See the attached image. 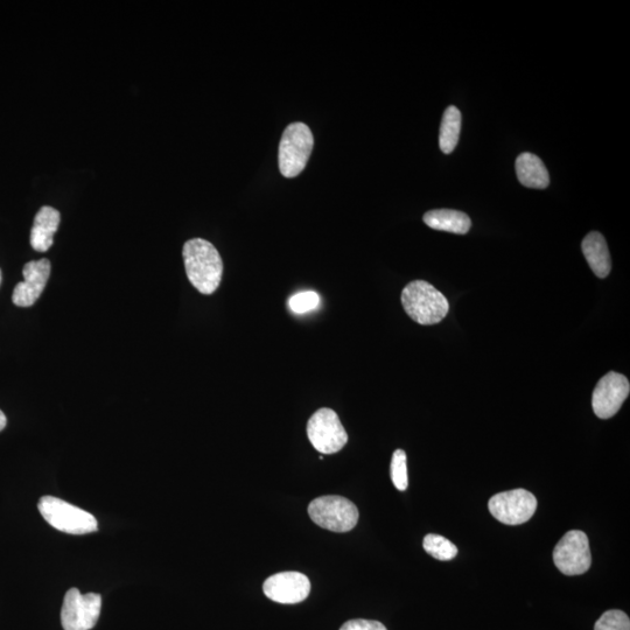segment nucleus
Instances as JSON below:
<instances>
[{
	"label": "nucleus",
	"instance_id": "obj_1",
	"mask_svg": "<svg viewBox=\"0 0 630 630\" xmlns=\"http://www.w3.org/2000/svg\"><path fill=\"white\" fill-rule=\"evenodd\" d=\"M189 282L202 294H213L221 284L223 262L214 245L203 238H193L182 250Z\"/></svg>",
	"mask_w": 630,
	"mask_h": 630
},
{
	"label": "nucleus",
	"instance_id": "obj_2",
	"mask_svg": "<svg viewBox=\"0 0 630 630\" xmlns=\"http://www.w3.org/2000/svg\"><path fill=\"white\" fill-rule=\"evenodd\" d=\"M401 299L406 314L423 326L439 324L450 311L444 294L424 280H415L406 285Z\"/></svg>",
	"mask_w": 630,
	"mask_h": 630
},
{
	"label": "nucleus",
	"instance_id": "obj_3",
	"mask_svg": "<svg viewBox=\"0 0 630 630\" xmlns=\"http://www.w3.org/2000/svg\"><path fill=\"white\" fill-rule=\"evenodd\" d=\"M314 146L312 131L304 123L285 129L279 145V168L285 178H296L304 171Z\"/></svg>",
	"mask_w": 630,
	"mask_h": 630
},
{
	"label": "nucleus",
	"instance_id": "obj_4",
	"mask_svg": "<svg viewBox=\"0 0 630 630\" xmlns=\"http://www.w3.org/2000/svg\"><path fill=\"white\" fill-rule=\"evenodd\" d=\"M38 508L42 517L56 530L70 535H87L98 529L95 516L53 496H44Z\"/></svg>",
	"mask_w": 630,
	"mask_h": 630
},
{
	"label": "nucleus",
	"instance_id": "obj_5",
	"mask_svg": "<svg viewBox=\"0 0 630 630\" xmlns=\"http://www.w3.org/2000/svg\"><path fill=\"white\" fill-rule=\"evenodd\" d=\"M311 520L334 532H348L359 521V510L352 501L338 495L321 496L308 506Z\"/></svg>",
	"mask_w": 630,
	"mask_h": 630
},
{
	"label": "nucleus",
	"instance_id": "obj_6",
	"mask_svg": "<svg viewBox=\"0 0 630 630\" xmlns=\"http://www.w3.org/2000/svg\"><path fill=\"white\" fill-rule=\"evenodd\" d=\"M307 436L315 450L321 454L338 453L348 441V434L338 413L327 408L318 410L308 420Z\"/></svg>",
	"mask_w": 630,
	"mask_h": 630
},
{
	"label": "nucleus",
	"instance_id": "obj_7",
	"mask_svg": "<svg viewBox=\"0 0 630 630\" xmlns=\"http://www.w3.org/2000/svg\"><path fill=\"white\" fill-rule=\"evenodd\" d=\"M102 598L100 594H82L77 588L66 593L61 609V623L65 630H90L100 619Z\"/></svg>",
	"mask_w": 630,
	"mask_h": 630
},
{
	"label": "nucleus",
	"instance_id": "obj_8",
	"mask_svg": "<svg viewBox=\"0 0 630 630\" xmlns=\"http://www.w3.org/2000/svg\"><path fill=\"white\" fill-rule=\"evenodd\" d=\"M553 562L565 576H579L590 570L592 556L585 532H566L553 550Z\"/></svg>",
	"mask_w": 630,
	"mask_h": 630
},
{
	"label": "nucleus",
	"instance_id": "obj_9",
	"mask_svg": "<svg viewBox=\"0 0 630 630\" xmlns=\"http://www.w3.org/2000/svg\"><path fill=\"white\" fill-rule=\"evenodd\" d=\"M488 508L497 521L507 525L527 523L535 515L537 499L525 489L496 494L489 500Z\"/></svg>",
	"mask_w": 630,
	"mask_h": 630
},
{
	"label": "nucleus",
	"instance_id": "obj_10",
	"mask_svg": "<svg viewBox=\"0 0 630 630\" xmlns=\"http://www.w3.org/2000/svg\"><path fill=\"white\" fill-rule=\"evenodd\" d=\"M628 378L611 371L601 378L592 396V408L595 416L609 419L616 415L629 396Z\"/></svg>",
	"mask_w": 630,
	"mask_h": 630
},
{
	"label": "nucleus",
	"instance_id": "obj_11",
	"mask_svg": "<svg viewBox=\"0 0 630 630\" xmlns=\"http://www.w3.org/2000/svg\"><path fill=\"white\" fill-rule=\"evenodd\" d=\"M263 591L272 601L293 605L307 599L311 592V583L303 573L282 572L266 579Z\"/></svg>",
	"mask_w": 630,
	"mask_h": 630
},
{
	"label": "nucleus",
	"instance_id": "obj_12",
	"mask_svg": "<svg viewBox=\"0 0 630 630\" xmlns=\"http://www.w3.org/2000/svg\"><path fill=\"white\" fill-rule=\"evenodd\" d=\"M52 265L46 258L28 262L23 269L24 282L19 283L12 294L13 304L18 307H31L44 292Z\"/></svg>",
	"mask_w": 630,
	"mask_h": 630
},
{
	"label": "nucleus",
	"instance_id": "obj_13",
	"mask_svg": "<svg viewBox=\"0 0 630 630\" xmlns=\"http://www.w3.org/2000/svg\"><path fill=\"white\" fill-rule=\"evenodd\" d=\"M60 222L59 210L49 206L40 208L31 230V245L35 251L46 252L52 247Z\"/></svg>",
	"mask_w": 630,
	"mask_h": 630
},
{
	"label": "nucleus",
	"instance_id": "obj_14",
	"mask_svg": "<svg viewBox=\"0 0 630 630\" xmlns=\"http://www.w3.org/2000/svg\"><path fill=\"white\" fill-rule=\"evenodd\" d=\"M588 265L599 278H606L612 270L611 254L605 237L597 231L588 234L581 244Z\"/></svg>",
	"mask_w": 630,
	"mask_h": 630
},
{
	"label": "nucleus",
	"instance_id": "obj_15",
	"mask_svg": "<svg viewBox=\"0 0 630 630\" xmlns=\"http://www.w3.org/2000/svg\"><path fill=\"white\" fill-rule=\"evenodd\" d=\"M516 173L524 187L544 189L550 184L549 172L536 154L529 152L520 154L516 159Z\"/></svg>",
	"mask_w": 630,
	"mask_h": 630
},
{
	"label": "nucleus",
	"instance_id": "obj_16",
	"mask_svg": "<svg viewBox=\"0 0 630 630\" xmlns=\"http://www.w3.org/2000/svg\"><path fill=\"white\" fill-rule=\"evenodd\" d=\"M427 227L447 233L465 235L472 227V221L465 213L452 209L430 210L424 215Z\"/></svg>",
	"mask_w": 630,
	"mask_h": 630
},
{
	"label": "nucleus",
	"instance_id": "obj_17",
	"mask_svg": "<svg viewBox=\"0 0 630 630\" xmlns=\"http://www.w3.org/2000/svg\"><path fill=\"white\" fill-rule=\"evenodd\" d=\"M461 130V112L457 107L451 105L445 110L443 121H441L439 146L445 154H450L457 147Z\"/></svg>",
	"mask_w": 630,
	"mask_h": 630
},
{
	"label": "nucleus",
	"instance_id": "obj_18",
	"mask_svg": "<svg viewBox=\"0 0 630 630\" xmlns=\"http://www.w3.org/2000/svg\"><path fill=\"white\" fill-rule=\"evenodd\" d=\"M424 550L429 553L430 556L438 560H452L458 555V548L450 539L443 536L430 534L424 538L423 542Z\"/></svg>",
	"mask_w": 630,
	"mask_h": 630
},
{
	"label": "nucleus",
	"instance_id": "obj_19",
	"mask_svg": "<svg viewBox=\"0 0 630 630\" xmlns=\"http://www.w3.org/2000/svg\"><path fill=\"white\" fill-rule=\"evenodd\" d=\"M391 480L401 492L409 486L408 462H406V453L403 450H397L392 454Z\"/></svg>",
	"mask_w": 630,
	"mask_h": 630
},
{
	"label": "nucleus",
	"instance_id": "obj_20",
	"mask_svg": "<svg viewBox=\"0 0 630 630\" xmlns=\"http://www.w3.org/2000/svg\"><path fill=\"white\" fill-rule=\"evenodd\" d=\"M594 630H630V620L625 612L612 609L601 615Z\"/></svg>",
	"mask_w": 630,
	"mask_h": 630
},
{
	"label": "nucleus",
	"instance_id": "obj_21",
	"mask_svg": "<svg viewBox=\"0 0 630 630\" xmlns=\"http://www.w3.org/2000/svg\"><path fill=\"white\" fill-rule=\"evenodd\" d=\"M320 304L318 293L313 291L294 294L289 299V307L293 313L304 314L315 310Z\"/></svg>",
	"mask_w": 630,
	"mask_h": 630
},
{
	"label": "nucleus",
	"instance_id": "obj_22",
	"mask_svg": "<svg viewBox=\"0 0 630 630\" xmlns=\"http://www.w3.org/2000/svg\"><path fill=\"white\" fill-rule=\"evenodd\" d=\"M340 630H388L383 623L374 620H350L343 623Z\"/></svg>",
	"mask_w": 630,
	"mask_h": 630
},
{
	"label": "nucleus",
	"instance_id": "obj_23",
	"mask_svg": "<svg viewBox=\"0 0 630 630\" xmlns=\"http://www.w3.org/2000/svg\"><path fill=\"white\" fill-rule=\"evenodd\" d=\"M7 424V419L6 416L4 415V412L2 410H0V432H2Z\"/></svg>",
	"mask_w": 630,
	"mask_h": 630
},
{
	"label": "nucleus",
	"instance_id": "obj_24",
	"mask_svg": "<svg viewBox=\"0 0 630 630\" xmlns=\"http://www.w3.org/2000/svg\"><path fill=\"white\" fill-rule=\"evenodd\" d=\"M2 279H3V277H2V270H0V284H2Z\"/></svg>",
	"mask_w": 630,
	"mask_h": 630
}]
</instances>
